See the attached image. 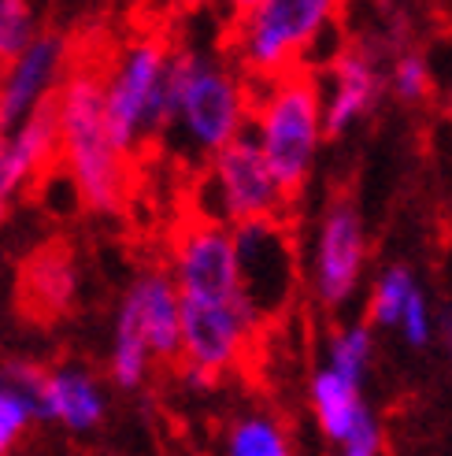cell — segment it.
I'll list each match as a JSON object with an SVG mask.
<instances>
[{
  "mask_svg": "<svg viewBox=\"0 0 452 456\" xmlns=\"http://www.w3.org/2000/svg\"><path fill=\"white\" fill-rule=\"evenodd\" d=\"M108 37H71V63L56 89L60 104V171L75 182L85 212L123 216L133 193V159H126L108 130Z\"/></svg>",
  "mask_w": 452,
  "mask_h": 456,
  "instance_id": "6da1fadb",
  "label": "cell"
},
{
  "mask_svg": "<svg viewBox=\"0 0 452 456\" xmlns=\"http://www.w3.org/2000/svg\"><path fill=\"white\" fill-rule=\"evenodd\" d=\"M253 123V86L230 60H212L193 45H178L160 108V145L178 142L186 156L208 159L245 138Z\"/></svg>",
  "mask_w": 452,
  "mask_h": 456,
  "instance_id": "7a4b0ae2",
  "label": "cell"
},
{
  "mask_svg": "<svg viewBox=\"0 0 452 456\" xmlns=\"http://www.w3.org/2000/svg\"><path fill=\"white\" fill-rule=\"evenodd\" d=\"M342 12L345 0H260L241 19L222 22V56L253 89L293 71H315V56L337 34Z\"/></svg>",
  "mask_w": 452,
  "mask_h": 456,
  "instance_id": "3957f363",
  "label": "cell"
},
{
  "mask_svg": "<svg viewBox=\"0 0 452 456\" xmlns=\"http://www.w3.org/2000/svg\"><path fill=\"white\" fill-rule=\"evenodd\" d=\"M253 138L278 190L297 208L327 142L323 86L315 71H293L253 89Z\"/></svg>",
  "mask_w": 452,
  "mask_h": 456,
  "instance_id": "277c9868",
  "label": "cell"
},
{
  "mask_svg": "<svg viewBox=\"0 0 452 456\" xmlns=\"http://www.w3.org/2000/svg\"><path fill=\"white\" fill-rule=\"evenodd\" d=\"M178 41L164 27H145L126 37L108 67V130L116 138L119 152L133 159V167L160 145V108H164V86L174 60Z\"/></svg>",
  "mask_w": 452,
  "mask_h": 456,
  "instance_id": "5b68a950",
  "label": "cell"
},
{
  "mask_svg": "<svg viewBox=\"0 0 452 456\" xmlns=\"http://www.w3.org/2000/svg\"><path fill=\"white\" fill-rule=\"evenodd\" d=\"M193 208L222 226H230V231L248 223L289 219L297 212L278 190V182L270 175L253 134L226 145L200 167V178L193 186Z\"/></svg>",
  "mask_w": 452,
  "mask_h": 456,
  "instance_id": "8992f818",
  "label": "cell"
},
{
  "mask_svg": "<svg viewBox=\"0 0 452 456\" xmlns=\"http://www.w3.org/2000/svg\"><path fill=\"white\" fill-rule=\"evenodd\" d=\"M167 271L182 293L197 305H234L245 301L234 231L197 208L182 212L167 231Z\"/></svg>",
  "mask_w": 452,
  "mask_h": 456,
  "instance_id": "52a82bcc",
  "label": "cell"
},
{
  "mask_svg": "<svg viewBox=\"0 0 452 456\" xmlns=\"http://www.w3.org/2000/svg\"><path fill=\"white\" fill-rule=\"evenodd\" d=\"M238 267H241V293L260 327L267 330L282 319L301 293V253L297 238L289 231V219L248 223L234 231Z\"/></svg>",
  "mask_w": 452,
  "mask_h": 456,
  "instance_id": "ba28073f",
  "label": "cell"
},
{
  "mask_svg": "<svg viewBox=\"0 0 452 456\" xmlns=\"http://www.w3.org/2000/svg\"><path fill=\"white\" fill-rule=\"evenodd\" d=\"M367 264V234L356 200L342 190L327 200L311 241V293L323 312H342L359 289Z\"/></svg>",
  "mask_w": 452,
  "mask_h": 456,
  "instance_id": "9c48e42d",
  "label": "cell"
},
{
  "mask_svg": "<svg viewBox=\"0 0 452 456\" xmlns=\"http://www.w3.org/2000/svg\"><path fill=\"white\" fill-rule=\"evenodd\" d=\"M67 63H71V37L41 30L30 49L0 71V134L22 126L56 94Z\"/></svg>",
  "mask_w": 452,
  "mask_h": 456,
  "instance_id": "30bf717a",
  "label": "cell"
},
{
  "mask_svg": "<svg viewBox=\"0 0 452 456\" xmlns=\"http://www.w3.org/2000/svg\"><path fill=\"white\" fill-rule=\"evenodd\" d=\"M78 297V264L67 241H44L30 248L15 275V305L30 323H60Z\"/></svg>",
  "mask_w": 452,
  "mask_h": 456,
  "instance_id": "8fae6325",
  "label": "cell"
},
{
  "mask_svg": "<svg viewBox=\"0 0 452 456\" xmlns=\"http://www.w3.org/2000/svg\"><path fill=\"white\" fill-rule=\"evenodd\" d=\"M382 97V71L378 53L367 41H345V49L330 60V86L323 94V123L327 142L349 134L364 123Z\"/></svg>",
  "mask_w": 452,
  "mask_h": 456,
  "instance_id": "7c38bea8",
  "label": "cell"
},
{
  "mask_svg": "<svg viewBox=\"0 0 452 456\" xmlns=\"http://www.w3.org/2000/svg\"><path fill=\"white\" fill-rule=\"evenodd\" d=\"M123 305L138 315L156 363L182 360V293L167 267H149L130 282Z\"/></svg>",
  "mask_w": 452,
  "mask_h": 456,
  "instance_id": "4fadbf2b",
  "label": "cell"
},
{
  "mask_svg": "<svg viewBox=\"0 0 452 456\" xmlns=\"http://www.w3.org/2000/svg\"><path fill=\"white\" fill-rule=\"evenodd\" d=\"M108 397L97 375L85 368H49L37 401V419L63 423L67 430H93L104 423Z\"/></svg>",
  "mask_w": 452,
  "mask_h": 456,
  "instance_id": "5bb4252c",
  "label": "cell"
},
{
  "mask_svg": "<svg viewBox=\"0 0 452 456\" xmlns=\"http://www.w3.org/2000/svg\"><path fill=\"white\" fill-rule=\"evenodd\" d=\"M308 404H311V416L319 423L323 438L342 445L352 430L359 427V419L371 416V408L364 401V386L337 375L334 368H319L308 382Z\"/></svg>",
  "mask_w": 452,
  "mask_h": 456,
  "instance_id": "9a60e30c",
  "label": "cell"
},
{
  "mask_svg": "<svg viewBox=\"0 0 452 456\" xmlns=\"http://www.w3.org/2000/svg\"><path fill=\"white\" fill-rule=\"evenodd\" d=\"M152 349L145 341V330L138 323L126 305H119V315H116V334H111V353H108V375L119 390L133 394L141 390L149 382V371H152Z\"/></svg>",
  "mask_w": 452,
  "mask_h": 456,
  "instance_id": "2e32d148",
  "label": "cell"
},
{
  "mask_svg": "<svg viewBox=\"0 0 452 456\" xmlns=\"http://www.w3.org/2000/svg\"><path fill=\"white\" fill-rule=\"evenodd\" d=\"M222 456H297V449L278 416L241 412L222 435Z\"/></svg>",
  "mask_w": 452,
  "mask_h": 456,
  "instance_id": "e0dca14e",
  "label": "cell"
},
{
  "mask_svg": "<svg viewBox=\"0 0 452 456\" xmlns=\"http://www.w3.org/2000/svg\"><path fill=\"white\" fill-rule=\"evenodd\" d=\"M416 289H419V282H416L412 271L404 264H390L375 279V286L367 293V323L371 327H386V330L397 327Z\"/></svg>",
  "mask_w": 452,
  "mask_h": 456,
  "instance_id": "ac0fdd59",
  "label": "cell"
},
{
  "mask_svg": "<svg viewBox=\"0 0 452 456\" xmlns=\"http://www.w3.org/2000/svg\"><path fill=\"white\" fill-rule=\"evenodd\" d=\"M371 360H375V334L371 323H349V327H337L330 334V346H327V368H334L337 375H345L352 382L364 386L367 371H371Z\"/></svg>",
  "mask_w": 452,
  "mask_h": 456,
  "instance_id": "d6986e66",
  "label": "cell"
},
{
  "mask_svg": "<svg viewBox=\"0 0 452 456\" xmlns=\"http://www.w3.org/2000/svg\"><path fill=\"white\" fill-rule=\"evenodd\" d=\"M41 37L37 0H0V71Z\"/></svg>",
  "mask_w": 452,
  "mask_h": 456,
  "instance_id": "ffe728a7",
  "label": "cell"
},
{
  "mask_svg": "<svg viewBox=\"0 0 452 456\" xmlns=\"http://www.w3.org/2000/svg\"><path fill=\"white\" fill-rule=\"evenodd\" d=\"M386 82H390L393 97L400 104H423L426 97H431V86H434L431 82V67H426L423 53H416V49H404V53L393 56Z\"/></svg>",
  "mask_w": 452,
  "mask_h": 456,
  "instance_id": "44dd1931",
  "label": "cell"
},
{
  "mask_svg": "<svg viewBox=\"0 0 452 456\" xmlns=\"http://www.w3.org/2000/svg\"><path fill=\"white\" fill-rule=\"evenodd\" d=\"M34 404L22 397L15 386L0 382V442H8L15 449V442L27 435V427L34 423Z\"/></svg>",
  "mask_w": 452,
  "mask_h": 456,
  "instance_id": "7402d4cb",
  "label": "cell"
},
{
  "mask_svg": "<svg viewBox=\"0 0 452 456\" xmlns=\"http://www.w3.org/2000/svg\"><path fill=\"white\" fill-rule=\"evenodd\" d=\"M397 330H400V338L408 341L412 349L431 346V338H434V312H431V301H426L423 289L412 293V301H408V308H404Z\"/></svg>",
  "mask_w": 452,
  "mask_h": 456,
  "instance_id": "603a6c76",
  "label": "cell"
},
{
  "mask_svg": "<svg viewBox=\"0 0 452 456\" xmlns=\"http://www.w3.org/2000/svg\"><path fill=\"white\" fill-rule=\"evenodd\" d=\"M382 452H386V435H382V423L375 419V412L359 419V427L337 445V456H382Z\"/></svg>",
  "mask_w": 452,
  "mask_h": 456,
  "instance_id": "cb8c5ba5",
  "label": "cell"
},
{
  "mask_svg": "<svg viewBox=\"0 0 452 456\" xmlns=\"http://www.w3.org/2000/svg\"><path fill=\"white\" fill-rule=\"evenodd\" d=\"M27 190L19 167H15V156H12V145H8V134H0V204H8L15 193Z\"/></svg>",
  "mask_w": 452,
  "mask_h": 456,
  "instance_id": "d4e9b609",
  "label": "cell"
},
{
  "mask_svg": "<svg viewBox=\"0 0 452 456\" xmlns=\"http://www.w3.org/2000/svg\"><path fill=\"white\" fill-rule=\"evenodd\" d=\"M152 12L156 15H171V19H182V15H197V12H208L219 0H152Z\"/></svg>",
  "mask_w": 452,
  "mask_h": 456,
  "instance_id": "484cf974",
  "label": "cell"
},
{
  "mask_svg": "<svg viewBox=\"0 0 452 456\" xmlns=\"http://www.w3.org/2000/svg\"><path fill=\"white\" fill-rule=\"evenodd\" d=\"M256 4H260V0H219V8H222V22L241 19L245 12H253Z\"/></svg>",
  "mask_w": 452,
  "mask_h": 456,
  "instance_id": "4316f807",
  "label": "cell"
},
{
  "mask_svg": "<svg viewBox=\"0 0 452 456\" xmlns=\"http://www.w3.org/2000/svg\"><path fill=\"white\" fill-rule=\"evenodd\" d=\"M441 334H445V356H448V363H452V305H448V312H445V319H441Z\"/></svg>",
  "mask_w": 452,
  "mask_h": 456,
  "instance_id": "83f0119b",
  "label": "cell"
},
{
  "mask_svg": "<svg viewBox=\"0 0 452 456\" xmlns=\"http://www.w3.org/2000/svg\"><path fill=\"white\" fill-rule=\"evenodd\" d=\"M4 216H8V204H0V223H4Z\"/></svg>",
  "mask_w": 452,
  "mask_h": 456,
  "instance_id": "f1b7e54d",
  "label": "cell"
},
{
  "mask_svg": "<svg viewBox=\"0 0 452 456\" xmlns=\"http://www.w3.org/2000/svg\"><path fill=\"white\" fill-rule=\"evenodd\" d=\"M448 116H452V89H448Z\"/></svg>",
  "mask_w": 452,
  "mask_h": 456,
  "instance_id": "f546056e",
  "label": "cell"
}]
</instances>
